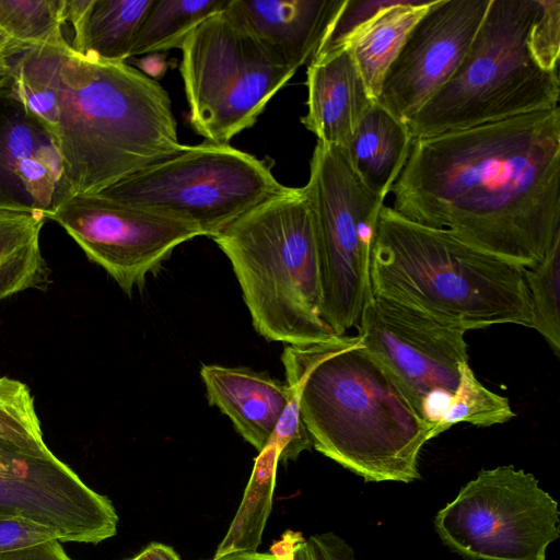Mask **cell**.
I'll use <instances>...</instances> for the list:
<instances>
[{
    "label": "cell",
    "instance_id": "1",
    "mask_svg": "<svg viewBox=\"0 0 560 560\" xmlns=\"http://www.w3.org/2000/svg\"><path fill=\"white\" fill-rule=\"evenodd\" d=\"M393 209L524 268L560 233V107L417 139Z\"/></svg>",
    "mask_w": 560,
    "mask_h": 560
},
{
    "label": "cell",
    "instance_id": "2",
    "mask_svg": "<svg viewBox=\"0 0 560 560\" xmlns=\"http://www.w3.org/2000/svg\"><path fill=\"white\" fill-rule=\"evenodd\" d=\"M281 361L313 447L365 481L411 482L433 424L359 336L287 345Z\"/></svg>",
    "mask_w": 560,
    "mask_h": 560
},
{
    "label": "cell",
    "instance_id": "3",
    "mask_svg": "<svg viewBox=\"0 0 560 560\" xmlns=\"http://www.w3.org/2000/svg\"><path fill=\"white\" fill-rule=\"evenodd\" d=\"M74 195L97 194L179 151L171 98L127 62L65 50L56 135Z\"/></svg>",
    "mask_w": 560,
    "mask_h": 560
},
{
    "label": "cell",
    "instance_id": "4",
    "mask_svg": "<svg viewBox=\"0 0 560 560\" xmlns=\"http://www.w3.org/2000/svg\"><path fill=\"white\" fill-rule=\"evenodd\" d=\"M371 292L465 331L498 324L532 328L524 267L445 229L383 206L370 255Z\"/></svg>",
    "mask_w": 560,
    "mask_h": 560
},
{
    "label": "cell",
    "instance_id": "5",
    "mask_svg": "<svg viewBox=\"0 0 560 560\" xmlns=\"http://www.w3.org/2000/svg\"><path fill=\"white\" fill-rule=\"evenodd\" d=\"M212 240L230 260L261 337L303 345L336 336L320 316L317 236L303 187H287Z\"/></svg>",
    "mask_w": 560,
    "mask_h": 560
},
{
    "label": "cell",
    "instance_id": "6",
    "mask_svg": "<svg viewBox=\"0 0 560 560\" xmlns=\"http://www.w3.org/2000/svg\"><path fill=\"white\" fill-rule=\"evenodd\" d=\"M537 0H491L452 78L405 124L412 142L559 107V70L529 44Z\"/></svg>",
    "mask_w": 560,
    "mask_h": 560
},
{
    "label": "cell",
    "instance_id": "7",
    "mask_svg": "<svg viewBox=\"0 0 560 560\" xmlns=\"http://www.w3.org/2000/svg\"><path fill=\"white\" fill-rule=\"evenodd\" d=\"M180 50L190 125L215 144H230L250 128L296 72L247 27L231 2L198 24Z\"/></svg>",
    "mask_w": 560,
    "mask_h": 560
},
{
    "label": "cell",
    "instance_id": "8",
    "mask_svg": "<svg viewBox=\"0 0 560 560\" xmlns=\"http://www.w3.org/2000/svg\"><path fill=\"white\" fill-rule=\"evenodd\" d=\"M287 189L267 160L203 141L97 192L195 226L213 238L235 220Z\"/></svg>",
    "mask_w": 560,
    "mask_h": 560
},
{
    "label": "cell",
    "instance_id": "9",
    "mask_svg": "<svg viewBox=\"0 0 560 560\" xmlns=\"http://www.w3.org/2000/svg\"><path fill=\"white\" fill-rule=\"evenodd\" d=\"M315 223L323 301L336 336L357 327L371 294L370 255L384 198L370 190L345 149L317 141L303 186Z\"/></svg>",
    "mask_w": 560,
    "mask_h": 560
},
{
    "label": "cell",
    "instance_id": "10",
    "mask_svg": "<svg viewBox=\"0 0 560 560\" xmlns=\"http://www.w3.org/2000/svg\"><path fill=\"white\" fill-rule=\"evenodd\" d=\"M558 503L513 465L481 469L435 518L442 541L471 560H546L560 537Z\"/></svg>",
    "mask_w": 560,
    "mask_h": 560
},
{
    "label": "cell",
    "instance_id": "11",
    "mask_svg": "<svg viewBox=\"0 0 560 560\" xmlns=\"http://www.w3.org/2000/svg\"><path fill=\"white\" fill-rule=\"evenodd\" d=\"M357 327L416 412L435 425L458 386L459 364L468 363L466 331L372 292Z\"/></svg>",
    "mask_w": 560,
    "mask_h": 560
},
{
    "label": "cell",
    "instance_id": "12",
    "mask_svg": "<svg viewBox=\"0 0 560 560\" xmlns=\"http://www.w3.org/2000/svg\"><path fill=\"white\" fill-rule=\"evenodd\" d=\"M47 219L57 222L127 295L141 288L177 246L201 236L192 225L100 194L72 195Z\"/></svg>",
    "mask_w": 560,
    "mask_h": 560
},
{
    "label": "cell",
    "instance_id": "13",
    "mask_svg": "<svg viewBox=\"0 0 560 560\" xmlns=\"http://www.w3.org/2000/svg\"><path fill=\"white\" fill-rule=\"evenodd\" d=\"M0 517L47 526L61 542L94 545L115 536L118 525L112 501L51 451L34 452L1 438Z\"/></svg>",
    "mask_w": 560,
    "mask_h": 560
},
{
    "label": "cell",
    "instance_id": "14",
    "mask_svg": "<svg viewBox=\"0 0 560 560\" xmlns=\"http://www.w3.org/2000/svg\"><path fill=\"white\" fill-rule=\"evenodd\" d=\"M491 0H433L388 68L376 101L406 122L455 73Z\"/></svg>",
    "mask_w": 560,
    "mask_h": 560
},
{
    "label": "cell",
    "instance_id": "15",
    "mask_svg": "<svg viewBox=\"0 0 560 560\" xmlns=\"http://www.w3.org/2000/svg\"><path fill=\"white\" fill-rule=\"evenodd\" d=\"M72 195L55 138L1 78L0 210L48 218Z\"/></svg>",
    "mask_w": 560,
    "mask_h": 560
},
{
    "label": "cell",
    "instance_id": "16",
    "mask_svg": "<svg viewBox=\"0 0 560 560\" xmlns=\"http://www.w3.org/2000/svg\"><path fill=\"white\" fill-rule=\"evenodd\" d=\"M307 112L301 118L317 141L346 149L359 121L376 103L347 47L314 58L306 70Z\"/></svg>",
    "mask_w": 560,
    "mask_h": 560
},
{
    "label": "cell",
    "instance_id": "17",
    "mask_svg": "<svg viewBox=\"0 0 560 560\" xmlns=\"http://www.w3.org/2000/svg\"><path fill=\"white\" fill-rule=\"evenodd\" d=\"M200 376L207 399L233 423L236 431L261 452L294 393L287 382L248 368L203 364Z\"/></svg>",
    "mask_w": 560,
    "mask_h": 560
},
{
    "label": "cell",
    "instance_id": "18",
    "mask_svg": "<svg viewBox=\"0 0 560 560\" xmlns=\"http://www.w3.org/2000/svg\"><path fill=\"white\" fill-rule=\"evenodd\" d=\"M345 0H232L247 27L287 66L308 65Z\"/></svg>",
    "mask_w": 560,
    "mask_h": 560
},
{
    "label": "cell",
    "instance_id": "19",
    "mask_svg": "<svg viewBox=\"0 0 560 560\" xmlns=\"http://www.w3.org/2000/svg\"><path fill=\"white\" fill-rule=\"evenodd\" d=\"M152 0H66L73 28L71 48L105 62H127L143 15Z\"/></svg>",
    "mask_w": 560,
    "mask_h": 560
},
{
    "label": "cell",
    "instance_id": "20",
    "mask_svg": "<svg viewBox=\"0 0 560 560\" xmlns=\"http://www.w3.org/2000/svg\"><path fill=\"white\" fill-rule=\"evenodd\" d=\"M411 145L406 124L375 103L359 121L345 151L361 182L385 199L408 160Z\"/></svg>",
    "mask_w": 560,
    "mask_h": 560
},
{
    "label": "cell",
    "instance_id": "21",
    "mask_svg": "<svg viewBox=\"0 0 560 560\" xmlns=\"http://www.w3.org/2000/svg\"><path fill=\"white\" fill-rule=\"evenodd\" d=\"M433 0H401L359 30L346 44L371 96L378 98L384 77L408 34Z\"/></svg>",
    "mask_w": 560,
    "mask_h": 560
},
{
    "label": "cell",
    "instance_id": "22",
    "mask_svg": "<svg viewBox=\"0 0 560 560\" xmlns=\"http://www.w3.org/2000/svg\"><path fill=\"white\" fill-rule=\"evenodd\" d=\"M46 220L39 212L0 210V301L26 290L46 291L51 283L39 246Z\"/></svg>",
    "mask_w": 560,
    "mask_h": 560
},
{
    "label": "cell",
    "instance_id": "23",
    "mask_svg": "<svg viewBox=\"0 0 560 560\" xmlns=\"http://www.w3.org/2000/svg\"><path fill=\"white\" fill-rule=\"evenodd\" d=\"M69 45L8 49L3 77L26 109L55 140L59 119L60 69Z\"/></svg>",
    "mask_w": 560,
    "mask_h": 560
},
{
    "label": "cell",
    "instance_id": "24",
    "mask_svg": "<svg viewBox=\"0 0 560 560\" xmlns=\"http://www.w3.org/2000/svg\"><path fill=\"white\" fill-rule=\"evenodd\" d=\"M279 451L270 440L255 459L242 502L214 558L231 552L257 551L272 508Z\"/></svg>",
    "mask_w": 560,
    "mask_h": 560
},
{
    "label": "cell",
    "instance_id": "25",
    "mask_svg": "<svg viewBox=\"0 0 560 560\" xmlns=\"http://www.w3.org/2000/svg\"><path fill=\"white\" fill-rule=\"evenodd\" d=\"M231 0H152L137 32L130 57L179 48L190 32Z\"/></svg>",
    "mask_w": 560,
    "mask_h": 560
},
{
    "label": "cell",
    "instance_id": "26",
    "mask_svg": "<svg viewBox=\"0 0 560 560\" xmlns=\"http://www.w3.org/2000/svg\"><path fill=\"white\" fill-rule=\"evenodd\" d=\"M66 0H0V32L8 49L65 46Z\"/></svg>",
    "mask_w": 560,
    "mask_h": 560
},
{
    "label": "cell",
    "instance_id": "27",
    "mask_svg": "<svg viewBox=\"0 0 560 560\" xmlns=\"http://www.w3.org/2000/svg\"><path fill=\"white\" fill-rule=\"evenodd\" d=\"M459 383L444 413L431 431L430 440L454 424L467 422L476 427H490L515 417L509 398L485 387L468 363H460Z\"/></svg>",
    "mask_w": 560,
    "mask_h": 560
},
{
    "label": "cell",
    "instance_id": "28",
    "mask_svg": "<svg viewBox=\"0 0 560 560\" xmlns=\"http://www.w3.org/2000/svg\"><path fill=\"white\" fill-rule=\"evenodd\" d=\"M528 291L532 328L549 343L556 355L560 353V233L545 257L535 266L524 268Z\"/></svg>",
    "mask_w": 560,
    "mask_h": 560
},
{
    "label": "cell",
    "instance_id": "29",
    "mask_svg": "<svg viewBox=\"0 0 560 560\" xmlns=\"http://www.w3.org/2000/svg\"><path fill=\"white\" fill-rule=\"evenodd\" d=\"M0 438L34 452H50L31 389L9 376L0 377Z\"/></svg>",
    "mask_w": 560,
    "mask_h": 560
},
{
    "label": "cell",
    "instance_id": "30",
    "mask_svg": "<svg viewBox=\"0 0 560 560\" xmlns=\"http://www.w3.org/2000/svg\"><path fill=\"white\" fill-rule=\"evenodd\" d=\"M401 0H345L314 58L346 46L350 38L382 11Z\"/></svg>",
    "mask_w": 560,
    "mask_h": 560
},
{
    "label": "cell",
    "instance_id": "31",
    "mask_svg": "<svg viewBox=\"0 0 560 560\" xmlns=\"http://www.w3.org/2000/svg\"><path fill=\"white\" fill-rule=\"evenodd\" d=\"M529 44L536 59L545 69L559 70L560 0H537Z\"/></svg>",
    "mask_w": 560,
    "mask_h": 560
},
{
    "label": "cell",
    "instance_id": "32",
    "mask_svg": "<svg viewBox=\"0 0 560 560\" xmlns=\"http://www.w3.org/2000/svg\"><path fill=\"white\" fill-rule=\"evenodd\" d=\"M270 440L278 447L279 460L284 463L296 459L303 451L313 447L311 436L300 415L295 394L282 412Z\"/></svg>",
    "mask_w": 560,
    "mask_h": 560
},
{
    "label": "cell",
    "instance_id": "33",
    "mask_svg": "<svg viewBox=\"0 0 560 560\" xmlns=\"http://www.w3.org/2000/svg\"><path fill=\"white\" fill-rule=\"evenodd\" d=\"M54 538L59 539L57 532L42 524L18 517H0V552Z\"/></svg>",
    "mask_w": 560,
    "mask_h": 560
},
{
    "label": "cell",
    "instance_id": "34",
    "mask_svg": "<svg viewBox=\"0 0 560 560\" xmlns=\"http://www.w3.org/2000/svg\"><path fill=\"white\" fill-rule=\"evenodd\" d=\"M306 540L311 560H357L351 546L334 533L313 535Z\"/></svg>",
    "mask_w": 560,
    "mask_h": 560
},
{
    "label": "cell",
    "instance_id": "35",
    "mask_svg": "<svg viewBox=\"0 0 560 560\" xmlns=\"http://www.w3.org/2000/svg\"><path fill=\"white\" fill-rule=\"evenodd\" d=\"M0 560H72L57 538L0 552Z\"/></svg>",
    "mask_w": 560,
    "mask_h": 560
},
{
    "label": "cell",
    "instance_id": "36",
    "mask_svg": "<svg viewBox=\"0 0 560 560\" xmlns=\"http://www.w3.org/2000/svg\"><path fill=\"white\" fill-rule=\"evenodd\" d=\"M278 560H311L307 540L301 533L287 530L270 548Z\"/></svg>",
    "mask_w": 560,
    "mask_h": 560
},
{
    "label": "cell",
    "instance_id": "37",
    "mask_svg": "<svg viewBox=\"0 0 560 560\" xmlns=\"http://www.w3.org/2000/svg\"><path fill=\"white\" fill-rule=\"evenodd\" d=\"M130 560H180V558L170 546L153 542Z\"/></svg>",
    "mask_w": 560,
    "mask_h": 560
},
{
    "label": "cell",
    "instance_id": "38",
    "mask_svg": "<svg viewBox=\"0 0 560 560\" xmlns=\"http://www.w3.org/2000/svg\"><path fill=\"white\" fill-rule=\"evenodd\" d=\"M211 560H278L277 556L272 552H258V551H240L231 552Z\"/></svg>",
    "mask_w": 560,
    "mask_h": 560
},
{
    "label": "cell",
    "instance_id": "39",
    "mask_svg": "<svg viewBox=\"0 0 560 560\" xmlns=\"http://www.w3.org/2000/svg\"><path fill=\"white\" fill-rule=\"evenodd\" d=\"M8 45L7 40L0 32V79L7 73Z\"/></svg>",
    "mask_w": 560,
    "mask_h": 560
}]
</instances>
